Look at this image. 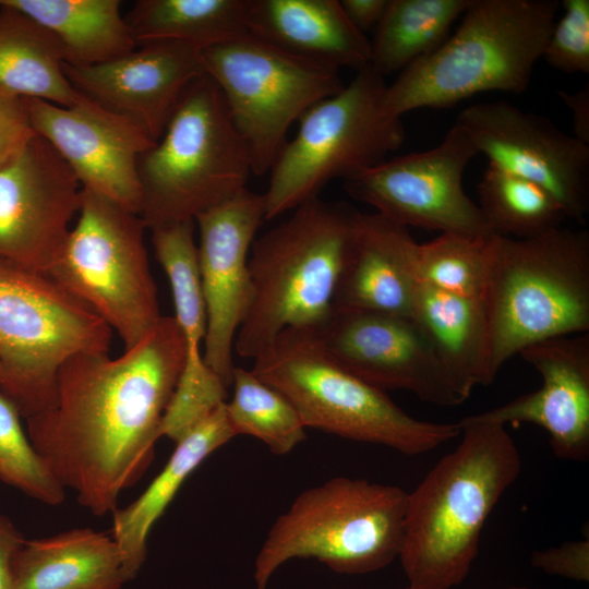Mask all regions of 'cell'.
Here are the masks:
<instances>
[{
    "mask_svg": "<svg viewBox=\"0 0 589 589\" xmlns=\"http://www.w3.org/2000/svg\"><path fill=\"white\" fill-rule=\"evenodd\" d=\"M227 386L207 365H183L165 410L160 436L175 443L226 402Z\"/></svg>",
    "mask_w": 589,
    "mask_h": 589,
    "instance_id": "e575fe53",
    "label": "cell"
},
{
    "mask_svg": "<svg viewBox=\"0 0 589 589\" xmlns=\"http://www.w3.org/2000/svg\"><path fill=\"white\" fill-rule=\"evenodd\" d=\"M263 221V194L248 188L194 219L206 306L203 359L227 387L235 370L236 335L252 298L249 255Z\"/></svg>",
    "mask_w": 589,
    "mask_h": 589,
    "instance_id": "e0dca14e",
    "label": "cell"
},
{
    "mask_svg": "<svg viewBox=\"0 0 589 589\" xmlns=\"http://www.w3.org/2000/svg\"><path fill=\"white\" fill-rule=\"evenodd\" d=\"M79 218L48 275L92 308L121 338L124 350L161 318L141 216L87 189Z\"/></svg>",
    "mask_w": 589,
    "mask_h": 589,
    "instance_id": "8fae6325",
    "label": "cell"
},
{
    "mask_svg": "<svg viewBox=\"0 0 589 589\" xmlns=\"http://www.w3.org/2000/svg\"><path fill=\"white\" fill-rule=\"evenodd\" d=\"M112 329L46 273L0 259V392L26 420L56 399L62 364L109 352Z\"/></svg>",
    "mask_w": 589,
    "mask_h": 589,
    "instance_id": "9c48e42d",
    "label": "cell"
},
{
    "mask_svg": "<svg viewBox=\"0 0 589 589\" xmlns=\"http://www.w3.org/2000/svg\"><path fill=\"white\" fill-rule=\"evenodd\" d=\"M81 191L69 165L35 134L0 168V259L47 274L79 213Z\"/></svg>",
    "mask_w": 589,
    "mask_h": 589,
    "instance_id": "2e32d148",
    "label": "cell"
},
{
    "mask_svg": "<svg viewBox=\"0 0 589 589\" xmlns=\"http://www.w3.org/2000/svg\"><path fill=\"white\" fill-rule=\"evenodd\" d=\"M405 589H414V588H412V587H410V586H407Z\"/></svg>",
    "mask_w": 589,
    "mask_h": 589,
    "instance_id": "7bdbcfd3",
    "label": "cell"
},
{
    "mask_svg": "<svg viewBox=\"0 0 589 589\" xmlns=\"http://www.w3.org/2000/svg\"><path fill=\"white\" fill-rule=\"evenodd\" d=\"M479 207L494 235L531 238L562 226L560 203L539 184L493 164L478 184Z\"/></svg>",
    "mask_w": 589,
    "mask_h": 589,
    "instance_id": "f546056e",
    "label": "cell"
},
{
    "mask_svg": "<svg viewBox=\"0 0 589 589\" xmlns=\"http://www.w3.org/2000/svg\"><path fill=\"white\" fill-rule=\"evenodd\" d=\"M291 212L251 247L252 298L233 345L242 358L286 329L317 328L334 308L357 209L317 196Z\"/></svg>",
    "mask_w": 589,
    "mask_h": 589,
    "instance_id": "277c9868",
    "label": "cell"
},
{
    "mask_svg": "<svg viewBox=\"0 0 589 589\" xmlns=\"http://www.w3.org/2000/svg\"><path fill=\"white\" fill-rule=\"evenodd\" d=\"M250 153L253 175L269 171L289 129L345 86L339 70L278 49L251 34L201 50Z\"/></svg>",
    "mask_w": 589,
    "mask_h": 589,
    "instance_id": "7c38bea8",
    "label": "cell"
},
{
    "mask_svg": "<svg viewBox=\"0 0 589 589\" xmlns=\"http://www.w3.org/2000/svg\"><path fill=\"white\" fill-rule=\"evenodd\" d=\"M225 405L217 407L176 443L161 471L134 502L112 512L111 537L121 551L129 580L136 576L145 562L147 538L153 526L183 482L212 453L236 436Z\"/></svg>",
    "mask_w": 589,
    "mask_h": 589,
    "instance_id": "cb8c5ba5",
    "label": "cell"
},
{
    "mask_svg": "<svg viewBox=\"0 0 589 589\" xmlns=\"http://www.w3.org/2000/svg\"><path fill=\"white\" fill-rule=\"evenodd\" d=\"M542 58L566 74L589 73V0H564Z\"/></svg>",
    "mask_w": 589,
    "mask_h": 589,
    "instance_id": "d590c367",
    "label": "cell"
},
{
    "mask_svg": "<svg viewBox=\"0 0 589 589\" xmlns=\"http://www.w3.org/2000/svg\"><path fill=\"white\" fill-rule=\"evenodd\" d=\"M482 303L492 381L525 348L588 333V231L561 226L524 239L494 235Z\"/></svg>",
    "mask_w": 589,
    "mask_h": 589,
    "instance_id": "5b68a950",
    "label": "cell"
},
{
    "mask_svg": "<svg viewBox=\"0 0 589 589\" xmlns=\"http://www.w3.org/2000/svg\"><path fill=\"white\" fill-rule=\"evenodd\" d=\"M389 0H341L340 5L349 22L365 35L382 20Z\"/></svg>",
    "mask_w": 589,
    "mask_h": 589,
    "instance_id": "ab89813d",
    "label": "cell"
},
{
    "mask_svg": "<svg viewBox=\"0 0 589 589\" xmlns=\"http://www.w3.org/2000/svg\"><path fill=\"white\" fill-rule=\"evenodd\" d=\"M0 374H1V368H0Z\"/></svg>",
    "mask_w": 589,
    "mask_h": 589,
    "instance_id": "ee69618b",
    "label": "cell"
},
{
    "mask_svg": "<svg viewBox=\"0 0 589 589\" xmlns=\"http://www.w3.org/2000/svg\"><path fill=\"white\" fill-rule=\"evenodd\" d=\"M249 5L250 0H139L124 19L137 46L204 49L248 34Z\"/></svg>",
    "mask_w": 589,
    "mask_h": 589,
    "instance_id": "83f0119b",
    "label": "cell"
},
{
    "mask_svg": "<svg viewBox=\"0 0 589 589\" xmlns=\"http://www.w3.org/2000/svg\"><path fill=\"white\" fill-rule=\"evenodd\" d=\"M55 36L22 12L0 5V92L62 107L85 100L67 79Z\"/></svg>",
    "mask_w": 589,
    "mask_h": 589,
    "instance_id": "4316f807",
    "label": "cell"
},
{
    "mask_svg": "<svg viewBox=\"0 0 589 589\" xmlns=\"http://www.w3.org/2000/svg\"><path fill=\"white\" fill-rule=\"evenodd\" d=\"M185 361L173 316L118 358L80 352L57 376L53 405L26 419L49 471L95 516L118 508L122 491L151 466L160 424Z\"/></svg>",
    "mask_w": 589,
    "mask_h": 589,
    "instance_id": "6da1fadb",
    "label": "cell"
},
{
    "mask_svg": "<svg viewBox=\"0 0 589 589\" xmlns=\"http://www.w3.org/2000/svg\"><path fill=\"white\" fill-rule=\"evenodd\" d=\"M201 50L154 43L105 63H63V70L77 93L131 120L156 143L185 91L205 75Z\"/></svg>",
    "mask_w": 589,
    "mask_h": 589,
    "instance_id": "d6986e66",
    "label": "cell"
},
{
    "mask_svg": "<svg viewBox=\"0 0 589 589\" xmlns=\"http://www.w3.org/2000/svg\"><path fill=\"white\" fill-rule=\"evenodd\" d=\"M493 236L445 232L418 243L417 281L454 296L482 300L490 278Z\"/></svg>",
    "mask_w": 589,
    "mask_h": 589,
    "instance_id": "d6a6232c",
    "label": "cell"
},
{
    "mask_svg": "<svg viewBox=\"0 0 589 589\" xmlns=\"http://www.w3.org/2000/svg\"><path fill=\"white\" fill-rule=\"evenodd\" d=\"M472 0H389L370 40V65L384 77L437 49Z\"/></svg>",
    "mask_w": 589,
    "mask_h": 589,
    "instance_id": "f1b7e54d",
    "label": "cell"
},
{
    "mask_svg": "<svg viewBox=\"0 0 589 589\" xmlns=\"http://www.w3.org/2000/svg\"><path fill=\"white\" fill-rule=\"evenodd\" d=\"M49 31L64 63L95 65L133 51L137 45L119 0H0Z\"/></svg>",
    "mask_w": 589,
    "mask_h": 589,
    "instance_id": "484cf974",
    "label": "cell"
},
{
    "mask_svg": "<svg viewBox=\"0 0 589 589\" xmlns=\"http://www.w3.org/2000/svg\"><path fill=\"white\" fill-rule=\"evenodd\" d=\"M460 442L407 496L402 570L414 589L461 584L478 555L483 527L521 471L506 425L458 421Z\"/></svg>",
    "mask_w": 589,
    "mask_h": 589,
    "instance_id": "7a4b0ae2",
    "label": "cell"
},
{
    "mask_svg": "<svg viewBox=\"0 0 589 589\" xmlns=\"http://www.w3.org/2000/svg\"><path fill=\"white\" fill-rule=\"evenodd\" d=\"M478 154L508 172L546 190L566 218L580 224L589 213V145L558 129L550 119L506 101L471 105L456 122Z\"/></svg>",
    "mask_w": 589,
    "mask_h": 589,
    "instance_id": "5bb4252c",
    "label": "cell"
},
{
    "mask_svg": "<svg viewBox=\"0 0 589 589\" xmlns=\"http://www.w3.org/2000/svg\"><path fill=\"white\" fill-rule=\"evenodd\" d=\"M13 402L0 392V481L46 505H60L65 489L37 454Z\"/></svg>",
    "mask_w": 589,
    "mask_h": 589,
    "instance_id": "836d02e7",
    "label": "cell"
},
{
    "mask_svg": "<svg viewBox=\"0 0 589 589\" xmlns=\"http://www.w3.org/2000/svg\"><path fill=\"white\" fill-rule=\"evenodd\" d=\"M25 540L14 522L0 513V589H12V560Z\"/></svg>",
    "mask_w": 589,
    "mask_h": 589,
    "instance_id": "f35d334b",
    "label": "cell"
},
{
    "mask_svg": "<svg viewBox=\"0 0 589 589\" xmlns=\"http://www.w3.org/2000/svg\"><path fill=\"white\" fill-rule=\"evenodd\" d=\"M417 247L407 227L357 211L334 306L411 317Z\"/></svg>",
    "mask_w": 589,
    "mask_h": 589,
    "instance_id": "44dd1931",
    "label": "cell"
},
{
    "mask_svg": "<svg viewBox=\"0 0 589 589\" xmlns=\"http://www.w3.org/2000/svg\"><path fill=\"white\" fill-rule=\"evenodd\" d=\"M386 86L385 77L368 64L300 118L294 137L269 169L265 220L317 197L329 181L353 177L399 149L405 128L401 118L384 110Z\"/></svg>",
    "mask_w": 589,
    "mask_h": 589,
    "instance_id": "30bf717a",
    "label": "cell"
},
{
    "mask_svg": "<svg viewBox=\"0 0 589 589\" xmlns=\"http://www.w3.org/2000/svg\"><path fill=\"white\" fill-rule=\"evenodd\" d=\"M226 412L235 435L263 442L275 455L289 454L305 440V425L292 404L251 370L235 366Z\"/></svg>",
    "mask_w": 589,
    "mask_h": 589,
    "instance_id": "1f68e13d",
    "label": "cell"
},
{
    "mask_svg": "<svg viewBox=\"0 0 589 589\" xmlns=\"http://www.w3.org/2000/svg\"><path fill=\"white\" fill-rule=\"evenodd\" d=\"M506 589H530V588H527V587H509V588H506Z\"/></svg>",
    "mask_w": 589,
    "mask_h": 589,
    "instance_id": "b9f144b4",
    "label": "cell"
},
{
    "mask_svg": "<svg viewBox=\"0 0 589 589\" xmlns=\"http://www.w3.org/2000/svg\"><path fill=\"white\" fill-rule=\"evenodd\" d=\"M33 130L69 165L83 189L140 215V157L155 142L137 124L87 99L62 107L23 98Z\"/></svg>",
    "mask_w": 589,
    "mask_h": 589,
    "instance_id": "ac0fdd59",
    "label": "cell"
},
{
    "mask_svg": "<svg viewBox=\"0 0 589 589\" xmlns=\"http://www.w3.org/2000/svg\"><path fill=\"white\" fill-rule=\"evenodd\" d=\"M408 493L366 479L334 477L302 491L269 528L254 562L256 589L292 558H315L341 575H365L399 557Z\"/></svg>",
    "mask_w": 589,
    "mask_h": 589,
    "instance_id": "8992f818",
    "label": "cell"
},
{
    "mask_svg": "<svg viewBox=\"0 0 589 589\" xmlns=\"http://www.w3.org/2000/svg\"><path fill=\"white\" fill-rule=\"evenodd\" d=\"M560 7L557 0H472L455 33L386 86L385 112L401 118L484 92L524 93Z\"/></svg>",
    "mask_w": 589,
    "mask_h": 589,
    "instance_id": "3957f363",
    "label": "cell"
},
{
    "mask_svg": "<svg viewBox=\"0 0 589 589\" xmlns=\"http://www.w3.org/2000/svg\"><path fill=\"white\" fill-rule=\"evenodd\" d=\"M248 33L290 55L339 70L370 63V40L337 0H250Z\"/></svg>",
    "mask_w": 589,
    "mask_h": 589,
    "instance_id": "7402d4cb",
    "label": "cell"
},
{
    "mask_svg": "<svg viewBox=\"0 0 589 589\" xmlns=\"http://www.w3.org/2000/svg\"><path fill=\"white\" fill-rule=\"evenodd\" d=\"M478 154L455 123L435 147L384 160L344 180L346 192L404 227L468 236L494 235L465 192L464 172Z\"/></svg>",
    "mask_w": 589,
    "mask_h": 589,
    "instance_id": "4fadbf2b",
    "label": "cell"
},
{
    "mask_svg": "<svg viewBox=\"0 0 589 589\" xmlns=\"http://www.w3.org/2000/svg\"><path fill=\"white\" fill-rule=\"evenodd\" d=\"M194 221H181L151 229L152 243L171 288L175 320L185 340V363L203 362L201 345L206 333Z\"/></svg>",
    "mask_w": 589,
    "mask_h": 589,
    "instance_id": "4dcf8cb0",
    "label": "cell"
},
{
    "mask_svg": "<svg viewBox=\"0 0 589 589\" xmlns=\"http://www.w3.org/2000/svg\"><path fill=\"white\" fill-rule=\"evenodd\" d=\"M310 332L338 364L380 389L405 390L440 407L465 401L409 316L334 306Z\"/></svg>",
    "mask_w": 589,
    "mask_h": 589,
    "instance_id": "9a60e30c",
    "label": "cell"
},
{
    "mask_svg": "<svg viewBox=\"0 0 589 589\" xmlns=\"http://www.w3.org/2000/svg\"><path fill=\"white\" fill-rule=\"evenodd\" d=\"M137 169L140 216L149 230L194 221L247 188L253 173L249 149L208 75L189 86Z\"/></svg>",
    "mask_w": 589,
    "mask_h": 589,
    "instance_id": "ba28073f",
    "label": "cell"
},
{
    "mask_svg": "<svg viewBox=\"0 0 589 589\" xmlns=\"http://www.w3.org/2000/svg\"><path fill=\"white\" fill-rule=\"evenodd\" d=\"M35 134L23 98L0 92V168Z\"/></svg>",
    "mask_w": 589,
    "mask_h": 589,
    "instance_id": "74e56055",
    "label": "cell"
},
{
    "mask_svg": "<svg viewBox=\"0 0 589 589\" xmlns=\"http://www.w3.org/2000/svg\"><path fill=\"white\" fill-rule=\"evenodd\" d=\"M519 356L540 374L531 393L470 418L506 425L531 423L544 429L553 454L563 460H589V335L550 338Z\"/></svg>",
    "mask_w": 589,
    "mask_h": 589,
    "instance_id": "ffe728a7",
    "label": "cell"
},
{
    "mask_svg": "<svg viewBox=\"0 0 589 589\" xmlns=\"http://www.w3.org/2000/svg\"><path fill=\"white\" fill-rule=\"evenodd\" d=\"M11 575L12 589H120L129 580L113 538L92 528L25 540Z\"/></svg>",
    "mask_w": 589,
    "mask_h": 589,
    "instance_id": "603a6c76",
    "label": "cell"
},
{
    "mask_svg": "<svg viewBox=\"0 0 589 589\" xmlns=\"http://www.w3.org/2000/svg\"><path fill=\"white\" fill-rule=\"evenodd\" d=\"M532 567L552 576L589 581V538L565 541L557 546L536 550L530 556Z\"/></svg>",
    "mask_w": 589,
    "mask_h": 589,
    "instance_id": "8d00e7d4",
    "label": "cell"
},
{
    "mask_svg": "<svg viewBox=\"0 0 589 589\" xmlns=\"http://www.w3.org/2000/svg\"><path fill=\"white\" fill-rule=\"evenodd\" d=\"M251 371L292 404L305 428L405 455L429 453L460 434L458 422L407 413L385 390L338 364L310 330L280 333L254 358Z\"/></svg>",
    "mask_w": 589,
    "mask_h": 589,
    "instance_id": "52a82bcc",
    "label": "cell"
},
{
    "mask_svg": "<svg viewBox=\"0 0 589 589\" xmlns=\"http://www.w3.org/2000/svg\"><path fill=\"white\" fill-rule=\"evenodd\" d=\"M411 318L464 400L474 387L493 382L482 300L454 296L418 283Z\"/></svg>",
    "mask_w": 589,
    "mask_h": 589,
    "instance_id": "d4e9b609",
    "label": "cell"
},
{
    "mask_svg": "<svg viewBox=\"0 0 589 589\" xmlns=\"http://www.w3.org/2000/svg\"><path fill=\"white\" fill-rule=\"evenodd\" d=\"M557 95L572 111L573 135L589 145V85L574 93L557 91Z\"/></svg>",
    "mask_w": 589,
    "mask_h": 589,
    "instance_id": "60d3db41",
    "label": "cell"
}]
</instances>
